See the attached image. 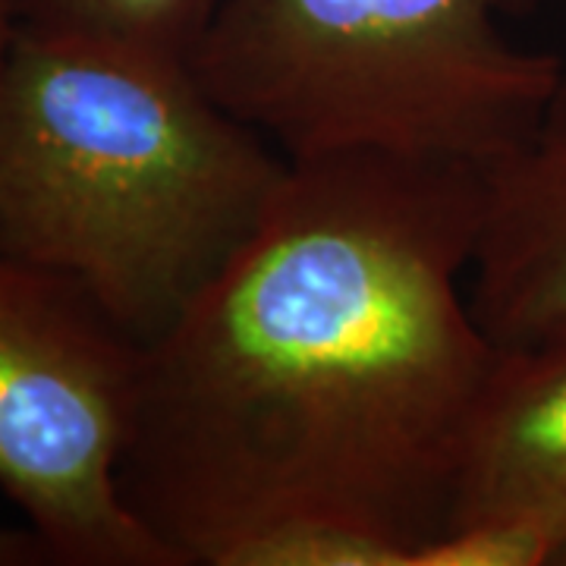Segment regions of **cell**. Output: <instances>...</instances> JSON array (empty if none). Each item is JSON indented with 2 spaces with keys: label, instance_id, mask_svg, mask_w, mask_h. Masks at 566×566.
Listing matches in <instances>:
<instances>
[{
  "label": "cell",
  "instance_id": "cell-5",
  "mask_svg": "<svg viewBox=\"0 0 566 566\" xmlns=\"http://www.w3.org/2000/svg\"><path fill=\"white\" fill-rule=\"evenodd\" d=\"M465 286L497 346L566 324V70L526 139L485 174Z\"/></svg>",
  "mask_w": 566,
  "mask_h": 566
},
{
  "label": "cell",
  "instance_id": "cell-8",
  "mask_svg": "<svg viewBox=\"0 0 566 566\" xmlns=\"http://www.w3.org/2000/svg\"><path fill=\"white\" fill-rule=\"evenodd\" d=\"M221 566H409V554L365 528L293 520L230 547Z\"/></svg>",
  "mask_w": 566,
  "mask_h": 566
},
{
  "label": "cell",
  "instance_id": "cell-2",
  "mask_svg": "<svg viewBox=\"0 0 566 566\" xmlns=\"http://www.w3.org/2000/svg\"><path fill=\"white\" fill-rule=\"evenodd\" d=\"M290 161L192 63L17 29L0 80V255L76 281L142 346L237 259Z\"/></svg>",
  "mask_w": 566,
  "mask_h": 566
},
{
  "label": "cell",
  "instance_id": "cell-10",
  "mask_svg": "<svg viewBox=\"0 0 566 566\" xmlns=\"http://www.w3.org/2000/svg\"><path fill=\"white\" fill-rule=\"evenodd\" d=\"M13 32H17V25L10 20V13H7V3L0 0V80H3V66H7V54H10Z\"/></svg>",
  "mask_w": 566,
  "mask_h": 566
},
{
  "label": "cell",
  "instance_id": "cell-4",
  "mask_svg": "<svg viewBox=\"0 0 566 566\" xmlns=\"http://www.w3.org/2000/svg\"><path fill=\"white\" fill-rule=\"evenodd\" d=\"M139 363L80 283L0 255V491L57 566H180L117 479Z\"/></svg>",
  "mask_w": 566,
  "mask_h": 566
},
{
  "label": "cell",
  "instance_id": "cell-6",
  "mask_svg": "<svg viewBox=\"0 0 566 566\" xmlns=\"http://www.w3.org/2000/svg\"><path fill=\"white\" fill-rule=\"evenodd\" d=\"M497 516L551 528L566 551V324L497 346L469 412L447 526Z\"/></svg>",
  "mask_w": 566,
  "mask_h": 566
},
{
  "label": "cell",
  "instance_id": "cell-1",
  "mask_svg": "<svg viewBox=\"0 0 566 566\" xmlns=\"http://www.w3.org/2000/svg\"><path fill=\"white\" fill-rule=\"evenodd\" d=\"M485 170L290 161L252 240L142 346L120 494L180 566L334 520L412 557L450 520L497 344L469 305Z\"/></svg>",
  "mask_w": 566,
  "mask_h": 566
},
{
  "label": "cell",
  "instance_id": "cell-3",
  "mask_svg": "<svg viewBox=\"0 0 566 566\" xmlns=\"http://www.w3.org/2000/svg\"><path fill=\"white\" fill-rule=\"evenodd\" d=\"M532 0H223L196 76L286 161L344 151L491 170L566 66L504 39Z\"/></svg>",
  "mask_w": 566,
  "mask_h": 566
},
{
  "label": "cell",
  "instance_id": "cell-7",
  "mask_svg": "<svg viewBox=\"0 0 566 566\" xmlns=\"http://www.w3.org/2000/svg\"><path fill=\"white\" fill-rule=\"evenodd\" d=\"M17 29L196 61L223 0H3Z\"/></svg>",
  "mask_w": 566,
  "mask_h": 566
},
{
  "label": "cell",
  "instance_id": "cell-11",
  "mask_svg": "<svg viewBox=\"0 0 566 566\" xmlns=\"http://www.w3.org/2000/svg\"><path fill=\"white\" fill-rule=\"evenodd\" d=\"M560 566H566V551H564V557H560Z\"/></svg>",
  "mask_w": 566,
  "mask_h": 566
},
{
  "label": "cell",
  "instance_id": "cell-9",
  "mask_svg": "<svg viewBox=\"0 0 566 566\" xmlns=\"http://www.w3.org/2000/svg\"><path fill=\"white\" fill-rule=\"evenodd\" d=\"M564 542L551 528L497 516L447 526L412 557V566H560Z\"/></svg>",
  "mask_w": 566,
  "mask_h": 566
}]
</instances>
